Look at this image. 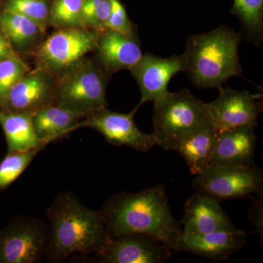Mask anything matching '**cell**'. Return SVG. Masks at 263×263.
Returning <instances> with one entry per match:
<instances>
[{"instance_id": "22", "label": "cell", "mask_w": 263, "mask_h": 263, "mask_svg": "<svg viewBox=\"0 0 263 263\" xmlns=\"http://www.w3.org/2000/svg\"><path fill=\"white\" fill-rule=\"evenodd\" d=\"M230 13L239 19L245 37L254 44L263 38V0H234Z\"/></svg>"}, {"instance_id": "24", "label": "cell", "mask_w": 263, "mask_h": 263, "mask_svg": "<svg viewBox=\"0 0 263 263\" xmlns=\"http://www.w3.org/2000/svg\"><path fill=\"white\" fill-rule=\"evenodd\" d=\"M51 4L52 0H0V10L24 15L47 32Z\"/></svg>"}, {"instance_id": "26", "label": "cell", "mask_w": 263, "mask_h": 263, "mask_svg": "<svg viewBox=\"0 0 263 263\" xmlns=\"http://www.w3.org/2000/svg\"><path fill=\"white\" fill-rule=\"evenodd\" d=\"M31 68L22 57L0 61V110L4 108L10 90Z\"/></svg>"}, {"instance_id": "30", "label": "cell", "mask_w": 263, "mask_h": 263, "mask_svg": "<svg viewBox=\"0 0 263 263\" xmlns=\"http://www.w3.org/2000/svg\"><path fill=\"white\" fill-rule=\"evenodd\" d=\"M11 57H21L15 53L10 46L6 36L0 27V61Z\"/></svg>"}, {"instance_id": "21", "label": "cell", "mask_w": 263, "mask_h": 263, "mask_svg": "<svg viewBox=\"0 0 263 263\" xmlns=\"http://www.w3.org/2000/svg\"><path fill=\"white\" fill-rule=\"evenodd\" d=\"M0 125L4 132L8 152H24L48 145L36 135L33 127L32 114L11 113L0 110Z\"/></svg>"}, {"instance_id": "13", "label": "cell", "mask_w": 263, "mask_h": 263, "mask_svg": "<svg viewBox=\"0 0 263 263\" xmlns=\"http://www.w3.org/2000/svg\"><path fill=\"white\" fill-rule=\"evenodd\" d=\"M54 76L35 67L31 69L10 90L3 110L32 114L53 103Z\"/></svg>"}, {"instance_id": "20", "label": "cell", "mask_w": 263, "mask_h": 263, "mask_svg": "<svg viewBox=\"0 0 263 263\" xmlns=\"http://www.w3.org/2000/svg\"><path fill=\"white\" fill-rule=\"evenodd\" d=\"M218 130L212 125L183 138L175 147L186 161L192 174H201L211 163L217 141Z\"/></svg>"}, {"instance_id": "9", "label": "cell", "mask_w": 263, "mask_h": 263, "mask_svg": "<svg viewBox=\"0 0 263 263\" xmlns=\"http://www.w3.org/2000/svg\"><path fill=\"white\" fill-rule=\"evenodd\" d=\"M139 107L128 114L117 113L105 108L85 117L83 127L96 129L114 146H125L140 152H148L157 143L152 134L138 129L134 117Z\"/></svg>"}, {"instance_id": "4", "label": "cell", "mask_w": 263, "mask_h": 263, "mask_svg": "<svg viewBox=\"0 0 263 263\" xmlns=\"http://www.w3.org/2000/svg\"><path fill=\"white\" fill-rule=\"evenodd\" d=\"M110 77L95 57L86 56L55 77L52 104L83 117L107 108Z\"/></svg>"}, {"instance_id": "11", "label": "cell", "mask_w": 263, "mask_h": 263, "mask_svg": "<svg viewBox=\"0 0 263 263\" xmlns=\"http://www.w3.org/2000/svg\"><path fill=\"white\" fill-rule=\"evenodd\" d=\"M184 54L173 55L167 58L152 53L142 55L139 61L129 69L141 91V100L137 106L146 102H155L167 92L169 81L175 75L186 72Z\"/></svg>"}, {"instance_id": "28", "label": "cell", "mask_w": 263, "mask_h": 263, "mask_svg": "<svg viewBox=\"0 0 263 263\" xmlns=\"http://www.w3.org/2000/svg\"><path fill=\"white\" fill-rule=\"evenodd\" d=\"M112 8L107 22V29L130 36H138L136 26L128 17L125 7L120 0H111Z\"/></svg>"}, {"instance_id": "25", "label": "cell", "mask_w": 263, "mask_h": 263, "mask_svg": "<svg viewBox=\"0 0 263 263\" xmlns=\"http://www.w3.org/2000/svg\"><path fill=\"white\" fill-rule=\"evenodd\" d=\"M44 148L41 146L24 152H8L0 162V192L9 187Z\"/></svg>"}, {"instance_id": "23", "label": "cell", "mask_w": 263, "mask_h": 263, "mask_svg": "<svg viewBox=\"0 0 263 263\" xmlns=\"http://www.w3.org/2000/svg\"><path fill=\"white\" fill-rule=\"evenodd\" d=\"M84 0H52L49 27L54 29H86L83 22Z\"/></svg>"}, {"instance_id": "5", "label": "cell", "mask_w": 263, "mask_h": 263, "mask_svg": "<svg viewBox=\"0 0 263 263\" xmlns=\"http://www.w3.org/2000/svg\"><path fill=\"white\" fill-rule=\"evenodd\" d=\"M153 133L157 146L174 151L180 141L192 133L212 125L207 103L189 90L168 91L154 102Z\"/></svg>"}, {"instance_id": "18", "label": "cell", "mask_w": 263, "mask_h": 263, "mask_svg": "<svg viewBox=\"0 0 263 263\" xmlns=\"http://www.w3.org/2000/svg\"><path fill=\"white\" fill-rule=\"evenodd\" d=\"M0 27L13 51L22 58L32 57L46 38L41 26L18 13L0 10Z\"/></svg>"}, {"instance_id": "27", "label": "cell", "mask_w": 263, "mask_h": 263, "mask_svg": "<svg viewBox=\"0 0 263 263\" xmlns=\"http://www.w3.org/2000/svg\"><path fill=\"white\" fill-rule=\"evenodd\" d=\"M111 8V0H84L82 16L85 28L96 32L107 30Z\"/></svg>"}, {"instance_id": "7", "label": "cell", "mask_w": 263, "mask_h": 263, "mask_svg": "<svg viewBox=\"0 0 263 263\" xmlns=\"http://www.w3.org/2000/svg\"><path fill=\"white\" fill-rule=\"evenodd\" d=\"M98 34L88 29H55L33 53L35 67L57 77L95 51Z\"/></svg>"}, {"instance_id": "3", "label": "cell", "mask_w": 263, "mask_h": 263, "mask_svg": "<svg viewBox=\"0 0 263 263\" xmlns=\"http://www.w3.org/2000/svg\"><path fill=\"white\" fill-rule=\"evenodd\" d=\"M242 34L226 26L188 38L186 58L189 76L200 88H219L230 78L241 76L238 48Z\"/></svg>"}, {"instance_id": "17", "label": "cell", "mask_w": 263, "mask_h": 263, "mask_svg": "<svg viewBox=\"0 0 263 263\" xmlns=\"http://www.w3.org/2000/svg\"><path fill=\"white\" fill-rule=\"evenodd\" d=\"M253 126L218 130L210 164L249 167L254 165L256 136Z\"/></svg>"}, {"instance_id": "15", "label": "cell", "mask_w": 263, "mask_h": 263, "mask_svg": "<svg viewBox=\"0 0 263 263\" xmlns=\"http://www.w3.org/2000/svg\"><path fill=\"white\" fill-rule=\"evenodd\" d=\"M183 233L204 234L219 230L236 229L223 210L220 202L203 194L195 193L186 200L181 221Z\"/></svg>"}, {"instance_id": "16", "label": "cell", "mask_w": 263, "mask_h": 263, "mask_svg": "<svg viewBox=\"0 0 263 263\" xmlns=\"http://www.w3.org/2000/svg\"><path fill=\"white\" fill-rule=\"evenodd\" d=\"M245 243V232L238 228L204 234H190L181 232L179 251L219 262L226 260L231 254L243 248Z\"/></svg>"}, {"instance_id": "29", "label": "cell", "mask_w": 263, "mask_h": 263, "mask_svg": "<svg viewBox=\"0 0 263 263\" xmlns=\"http://www.w3.org/2000/svg\"><path fill=\"white\" fill-rule=\"evenodd\" d=\"M253 203L249 212V220L253 223L255 227L257 233L261 238V243L262 245L263 237V222H262V209H263V193L262 192L255 195Z\"/></svg>"}, {"instance_id": "6", "label": "cell", "mask_w": 263, "mask_h": 263, "mask_svg": "<svg viewBox=\"0 0 263 263\" xmlns=\"http://www.w3.org/2000/svg\"><path fill=\"white\" fill-rule=\"evenodd\" d=\"M193 181L196 193L218 201L254 196L263 190V174L258 167L209 164Z\"/></svg>"}, {"instance_id": "19", "label": "cell", "mask_w": 263, "mask_h": 263, "mask_svg": "<svg viewBox=\"0 0 263 263\" xmlns=\"http://www.w3.org/2000/svg\"><path fill=\"white\" fill-rule=\"evenodd\" d=\"M85 117L50 104L32 114V121L38 138L49 144L83 127Z\"/></svg>"}, {"instance_id": "2", "label": "cell", "mask_w": 263, "mask_h": 263, "mask_svg": "<svg viewBox=\"0 0 263 263\" xmlns=\"http://www.w3.org/2000/svg\"><path fill=\"white\" fill-rule=\"evenodd\" d=\"M47 216L49 240L46 257L52 262L75 254L96 255L108 239L100 211L85 206L70 192L57 195Z\"/></svg>"}, {"instance_id": "10", "label": "cell", "mask_w": 263, "mask_h": 263, "mask_svg": "<svg viewBox=\"0 0 263 263\" xmlns=\"http://www.w3.org/2000/svg\"><path fill=\"white\" fill-rule=\"evenodd\" d=\"M172 251L150 235L130 233L108 238L95 256L104 263H162L172 256Z\"/></svg>"}, {"instance_id": "14", "label": "cell", "mask_w": 263, "mask_h": 263, "mask_svg": "<svg viewBox=\"0 0 263 263\" xmlns=\"http://www.w3.org/2000/svg\"><path fill=\"white\" fill-rule=\"evenodd\" d=\"M93 52L97 61L111 76L122 70H129L143 55L138 36L111 29L98 32Z\"/></svg>"}, {"instance_id": "12", "label": "cell", "mask_w": 263, "mask_h": 263, "mask_svg": "<svg viewBox=\"0 0 263 263\" xmlns=\"http://www.w3.org/2000/svg\"><path fill=\"white\" fill-rule=\"evenodd\" d=\"M218 89V98L207 103L213 127L217 130H224L243 126H257L262 103L257 101L254 95L222 86Z\"/></svg>"}, {"instance_id": "1", "label": "cell", "mask_w": 263, "mask_h": 263, "mask_svg": "<svg viewBox=\"0 0 263 263\" xmlns=\"http://www.w3.org/2000/svg\"><path fill=\"white\" fill-rule=\"evenodd\" d=\"M108 238L142 233L179 251L182 227L175 219L165 188L158 184L136 193L110 197L101 210Z\"/></svg>"}, {"instance_id": "8", "label": "cell", "mask_w": 263, "mask_h": 263, "mask_svg": "<svg viewBox=\"0 0 263 263\" xmlns=\"http://www.w3.org/2000/svg\"><path fill=\"white\" fill-rule=\"evenodd\" d=\"M48 240V224L32 216H17L0 230V263L41 262Z\"/></svg>"}]
</instances>
